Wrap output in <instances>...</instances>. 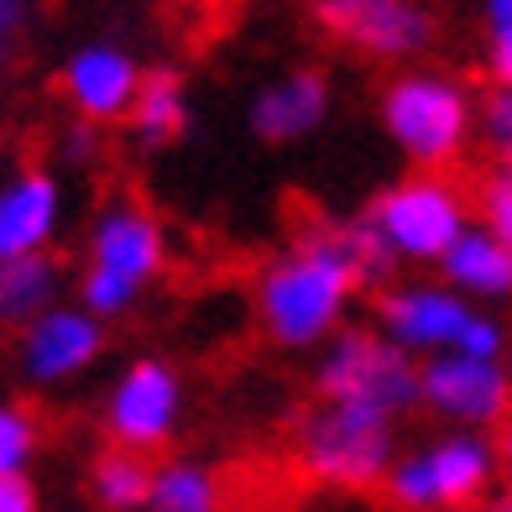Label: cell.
<instances>
[{
	"label": "cell",
	"instance_id": "obj_1",
	"mask_svg": "<svg viewBox=\"0 0 512 512\" xmlns=\"http://www.w3.org/2000/svg\"><path fill=\"white\" fill-rule=\"evenodd\" d=\"M356 288H366V277L351 241V220H330L309 209L304 225H293L288 256L262 272L256 309H262V324L277 345L304 351L335 330L345 298Z\"/></svg>",
	"mask_w": 512,
	"mask_h": 512
},
{
	"label": "cell",
	"instance_id": "obj_2",
	"mask_svg": "<svg viewBox=\"0 0 512 512\" xmlns=\"http://www.w3.org/2000/svg\"><path fill=\"white\" fill-rule=\"evenodd\" d=\"M293 465L319 486L371 492L392 471V413L340 398L304 403L293 418Z\"/></svg>",
	"mask_w": 512,
	"mask_h": 512
},
{
	"label": "cell",
	"instance_id": "obj_3",
	"mask_svg": "<svg viewBox=\"0 0 512 512\" xmlns=\"http://www.w3.org/2000/svg\"><path fill=\"white\" fill-rule=\"evenodd\" d=\"M314 398H340V403H371L382 413H408L424 398V371L408 361L398 340H382L371 330H345L330 356L319 361Z\"/></svg>",
	"mask_w": 512,
	"mask_h": 512
},
{
	"label": "cell",
	"instance_id": "obj_4",
	"mask_svg": "<svg viewBox=\"0 0 512 512\" xmlns=\"http://www.w3.org/2000/svg\"><path fill=\"white\" fill-rule=\"evenodd\" d=\"M382 121L418 168H445L460 157L465 131H471V100L465 89L434 74H408L382 95Z\"/></svg>",
	"mask_w": 512,
	"mask_h": 512
},
{
	"label": "cell",
	"instance_id": "obj_5",
	"mask_svg": "<svg viewBox=\"0 0 512 512\" xmlns=\"http://www.w3.org/2000/svg\"><path fill=\"white\" fill-rule=\"evenodd\" d=\"M377 314L392 330L403 351H460V356H486L502 351V330L439 288H398L377 293Z\"/></svg>",
	"mask_w": 512,
	"mask_h": 512
},
{
	"label": "cell",
	"instance_id": "obj_6",
	"mask_svg": "<svg viewBox=\"0 0 512 512\" xmlns=\"http://www.w3.org/2000/svg\"><path fill=\"white\" fill-rule=\"evenodd\" d=\"M382 225V236L398 246V256H418V262H445L450 246L465 236V199L450 189V178L418 173L398 189H387L382 199H371L366 209Z\"/></svg>",
	"mask_w": 512,
	"mask_h": 512
},
{
	"label": "cell",
	"instance_id": "obj_7",
	"mask_svg": "<svg viewBox=\"0 0 512 512\" xmlns=\"http://www.w3.org/2000/svg\"><path fill=\"white\" fill-rule=\"evenodd\" d=\"M319 27L371 58H408L434 37V21L413 0H314Z\"/></svg>",
	"mask_w": 512,
	"mask_h": 512
},
{
	"label": "cell",
	"instance_id": "obj_8",
	"mask_svg": "<svg viewBox=\"0 0 512 512\" xmlns=\"http://www.w3.org/2000/svg\"><path fill=\"white\" fill-rule=\"evenodd\" d=\"M424 403L455 424L502 429L512 418V377L486 356H439L424 366Z\"/></svg>",
	"mask_w": 512,
	"mask_h": 512
},
{
	"label": "cell",
	"instance_id": "obj_9",
	"mask_svg": "<svg viewBox=\"0 0 512 512\" xmlns=\"http://www.w3.org/2000/svg\"><path fill=\"white\" fill-rule=\"evenodd\" d=\"M178 418V377L162 361H136L110 398V439L126 450H162Z\"/></svg>",
	"mask_w": 512,
	"mask_h": 512
},
{
	"label": "cell",
	"instance_id": "obj_10",
	"mask_svg": "<svg viewBox=\"0 0 512 512\" xmlns=\"http://www.w3.org/2000/svg\"><path fill=\"white\" fill-rule=\"evenodd\" d=\"M89 267L121 277V283H131V288H142L147 277L162 272V230H157V220L142 204L105 209L100 225H95V241H89Z\"/></svg>",
	"mask_w": 512,
	"mask_h": 512
},
{
	"label": "cell",
	"instance_id": "obj_11",
	"mask_svg": "<svg viewBox=\"0 0 512 512\" xmlns=\"http://www.w3.org/2000/svg\"><path fill=\"white\" fill-rule=\"evenodd\" d=\"M95 356H100V324L95 314L74 309H48L37 324H27V340H21V361H27L32 382H63Z\"/></svg>",
	"mask_w": 512,
	"mask_h": 512
},
{
	"label": "cell",
	"instance_id": "obj_12",
	"mask_svg": "<svg viewBox=\"0 0 512 512\" xmlns=\"http://www.w3.org/2000/svg\"><path fill=\"white\" fill-rule=\"evenodd\" d=\"M58 225V183L48 173H21L0 189V262L37 256Z\"/></svg>",
	"mask_w": 512,
	"mask_h": 512
},
{
	"label": "cell",
	"instance_id": "obj_13",
	"mask_svg": "<svg viewBox=\"0 0 512 512\" xmlns=\"http://www.w3.org/2000/svg\"><path fill=\"white\" fill-rule=\"evenodd\" d=\"M63 89L79 105V115H89V121H115V115H126L136 105L142 79H136L131 58H121L115 48H89L68 63Z\"/></svg>",
	"mask_w": 512,
	"mask_h": 512
},
{
	"label": "cell",
	"instance_id": "obj_14",
	"mask_svg": "<svg viewBox=\"0 0 512 512\" xmlns=\"http://www.w3.org/2000/svg\"><path fill=\"white\" fill-rule=\"evenodd\" d=\"M429 471L439 486V512H476V507H486L497 455L476 434H450L429 450Z\"/></svg>",
	"mask_w": 512,
	"mask_h": 512
},
{
	"label": "cell",
	"instance_id": "obj_15",
	"mask_svg": "<svg viewBox=\"0 0 512 512\" xmlns=\"http://www.w3.org/2000/svg\"><path fill=\"white\" fill-rule=\"evenodd\" d=\"M324 100H330V89H324L319 74H293L256 100L251 126L262 142H293V136H304L324 121Z\"/></svg>",
	"mask_w": 512,
	"mask_h": 512
},
{
	"label": "cell",
	"instance_id": "obj_16",
	"mask_svg": "<svg viewBox=\"0 0 512 512\" xmlns=\"http://www.w3.org/2000/svg\"><path fill=\"white\" fill-rule=\"evenodd\" d=\"M58 283H63V272L42 251L0 262V324H37L58 298Z\"/></svg>",
	"mask_w": 512,
	"mask_h": 512
},
{
	"label": "cell",
	"instance_id": "obj_17",
	"mask_svg": "<svg viewBox=\"0 0 512 512\" xmlns=\"http://www.w3.org/2000/svg\"><path fill=\"white\" fill-rule=\"evenodd\" d=\"M89 486H95V502L105 512H131V507H147L152 502L157 465L142 450L110 445V450L95 455V465H89Z\"/></svg>",
	"mask_w": 512,
	"mask_h": 512
},
{
	"label": "cell",
	"instance_id": "obj_18",
	"mask_svg": "<svg viewBox=\"0 0 512 512\" xmlns=\"http://www.w3.org/2000/svg\"><path fill=\"white\" fill-rule=\"evenodd\" d=\"M445 272L460 288L502 298V293H512V246H502L492 230H465L445 256Z\"/></svg>",
	"mask_w": 512,
	"mask_h": 512
},
{
	"label": "cell",
	"instance_id": "obj_19",
	"mask_svg": "<svg viewBox=\"0 0 512 512\" xmlns=\"http://www.w3.org/2000/svg\"><path fill=\"white\" fill-rule=\"evenodd\" d=\"M131 126L142 142L162 147V142H178L183 126H189V110H183V79L173 68H157V74L142 79L136 89V105H131Z\"/></svg>",
	"mask_w": 512,
	"mask_h": 512
},
{
	"label": "cell",
	"instance_id": "obj_20",
	"mask_svg": "<svg viewBox=\"0 0 512 512\" xmlns=\"http://www.w3.org/2000/svg\"><path fill=\"white\" fill-rule=\"evenodd\" d=\"M220 507H225L220 476L204 471V465H162L147 502V512H220Z\"/></svg>",
	"mask_w": 512,
	"mask_h": 512
},
{
	"label": "cell",
	"instance_id": "obj_21",
	"mask_svg": "<svg viewBox=\"0 0 512 512\" xmlns=\"http://www.w3.org/2000/svg\"><path fill=\"white\" fill-rule=\"evenodd\" d=\"M387 502L398 512H439V486H434V471H429V455H408L387 471L382 481Z\"/></svg>",
	"mask_w": 512,
	"mask_h": 512
},
{
	"label": "cell",
	"instance_id": "obj_22",
	"mask_svg": "<svg viewBox=\"0 0 512 512\" xmlns=\"http://www.w3.org/2000/svg\"><path fill=\"white\" fill-rule=\"evenodd\" d=\"M37 450V418L21 408H0V476H21Z\"/></svg>",
	"mask_w": 512,
	"mask_h": 512
},
{
	"label": "cell",
	"instance_id": "obj_23",
	"mask_svg": "<svg viewBox=\"0 0 512 512\" xmlns=\"http://www.w3.org/2000/svg\"><path fill=\"white\" fill-rule=\"evenodd\" d=\"M481 126H486V142H492V157H497L492 178L512 183V89H492V95H486Z\"/></svg>",
	"mask_w": 512,
	"mask_h": 512
},
{
	"label": "cell",
	"instance_id": "obj_24",
	"mask_svg": "<svg viewBox=\"0 0 512 512\" xmlns=\"http://www.w3.org/2000/svg\"><path fill=\"white\" fill-rule=\"evenodd\" d=\"M476 204H481V220L492 225V236H497L502 246H512V183H507V178H486L481 194H476Z\"/></svg>",
	"mask_w": 512,
	"mask_h": 512
},
{
	"label": "cell",
	"instance_id": "obj_25",
	"mask_svg": "<svg viewBox=\"0 0 512 512\" xmlns=\"http://www.w3.org/2000/svg\"><path fill=\"white\" fill-rule=\"evenodd\" d=\"M131 298H136V288H131V283H121V277L95 272V267L84 272V304H89V314H121V309L131 304Z\"/></svg>",
	"mask_w": 512,
	"mask_h": 512
},
{
	"label": "cell",
	"instance_id": "obj_26",
	"mask_svg": "<svg viewBox=\"0 0 512 512\" xmlns=\"http://www.w3.org/2000/svg\"><path fill=\"white\" fill-rule=\"evenodd\" d=\"M37 486L27 476H0V512H37Z\"/></svg>",
	"mask_w": 512,
	"mask_h": 512
},
{
	"label": "cell",
	"instance_id": "obj_27",
	"mask_svg": "<svg viewBox=\"0 0 512 512\" xmlns=\"http://www.w3.org/2000/svg\"><path fill=\"white\" fill-rule=\"evenodd\" d=\"M486 21H492V42H512V0H486Z\"/></svg>",
	"mask_w": 512,
	"mask_h": 512
},
{
	"label": "cell",
	"instance_id": "obj_28",
	"mask_svg": "<svg viewBox=\"0 0 512 512\" xmlns=\"http://www.w3.org/2000/svg\"><path fill=\"white\" fill-rule=\"evenodd\" d=\"M492 74L502 89H512V42H492Z\"/></svg>",
	"mask_w": 512,
	"mask_h": 512
},
{
	"label": "cell",
	"instance_id": "obj_29",
	"mask_svg": "<svg viewBox=\"0 0 512 512\" xmlns=\"http://www.w3.org/2000/svg\"><path fill=\"white\" fill-rule=\"evenodd\" d=\"M16 16H21V0H0V48H6V37L16 27Z\"/></svg>",
	"mask_w": 512,
	"mask_h": 512
},
{
	"label": "cell",
	"instance_id": "obj_30",
	"mask_svg": "<svg viewBox=\"0 0 512 512\" xmlns=\"http://www.w3.org/2000/svg\"><path fill=\"white\" fill-rule=\"evenodd\" d=\"M497 455H502V465L512 471V418H507V424H502V434H497Z\"/></svg>",
	"mask_w": 512,
	"mask_h": 512
},
{
	"label": "cell",
	"instance_id": "obj_31",
	"mask_svg": "<svg viewBox=\"0 0 512 512\" xmlns=\"http://www.w3.org/2000/svg\"><path fill=\"white\" fill-rule=\"evenodd\" d=\"M481 512H512V486H507V492H497L492 502H486Z\"/></svg>",
	"mask_w": 512,
	"mask_h": 512
}]
</instances>
